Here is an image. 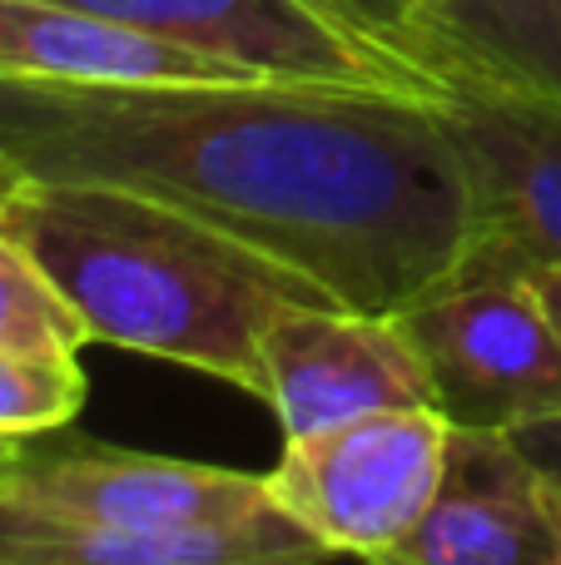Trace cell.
Masks as SVG:
<instances>
[{"label": "cell", "mask_w": 561, "mask_h": 565, "mask_svg": "<svg viewBox=\"0 0 561 565\" xmlns=\"http://www.w3.org/2000/svg\"><path fill=\"white\" fill-rule=\"evenodd\" d=\"M0 149L30 179L115 184L184 209L358 312H403L483 244L433 99L398 89L0 75Z\"/></svg>", "instance_id": "6da1fadb"}, {"label": "cell", "mask_w": 561, "mask_h": 565, "mask_svg": "<svg viewBox=\"0 0 561 565\" xmlns=\"http://www.w3.org/2000/svg\"><path fill=\"white\" fill-rule=\"evenodd\" d=\"M0 234L45 268L89 342L179 362L254 397L268 322L294 302H338L244 238L115 184L30 179Z\"/></svg>", "instance_id": "7a4b0ae2"}, {"label": "cell", "mask_w": 561, "mask_h": 565, "mask_svg": "<svg viewBox=\"0 0 561 565\" xmlns=\"http://www.w3.org/2000/svg\"><path fill=\"white\" fill-rule=\"evenodd\" d=\"M453 427L517 431L561 417V338L527 268L473 254L398 312Z\"/></svg>", "instance_id": "3957f363"}, {"label": "cell", "mask_w": 561, "mask_h": 565, "mask_svg": "<svg viewBox=\"0 0 561 565\" xmlns=\"http://www.w3.org/2000/svg\"><path fill=\"white\" fill-rule=\"evenodd\" d=\"M447 437L453 422L437 407L334 422L304 437H284L268 491L334 556L388 561L417 531L443 487Z\"/></svg>", "instance_id": "277c9868"}, {"label": "cell", "mask_w": 561, "mask_h": 565, "mask_svg": "<svg viewBox=\"0 0 561 565\" xmlns=\"http://www.w3.org/2000/svg\"><path fill=\"white\" fill-rule=\"evenodd\" d=\"M467 169L477 254L532 268L561 264V105L493 70L463 65L433 99Z\"/></svg>", "instance_id": "5b68a950"}, {"label": "cell", "mask_w": 561, "mask_h": 565, "mask_svg": "<svg viewBox=\"0 0 561 565\" xmlns=\"http://www.w3.org/2000/svg\"><path fill=\"white\" fill-rule=\"evenodd\" d=\"M119 25L149 30L159 40L204 50L214 60L264 79H308V85L398 89L437 99L447 79L423 60L343 30L304 0H65Z\"/></svg>", "instance_id": "8992f818"}, {"label": "cell", "mask_w": 561, "mask_h": 565, "mask_svg": "<svg viewBox=\"0 0 561 565\" xmlns=\"http://www.w3.org/2000/svg\"><path fill=\"white\" fill-rule=\"evenodd\" d=\"M0 497L25 501L50 516L95 526H219L274 507L268 477L209 461L149 457V451L99 447H40L35 437L0 441Z\"/></svg>", "instance_id": "52a82bcc"}, {"label": "cell", "mask_w": 561, "mask_h": 565, "mask_svg": "<svg viewBox=\"0 0 561 565\" xmlns=\"http://www.w3.org/2000/svg\"><path fill=\"white\" fill-rule=\"evenodd\" d=\"M264 387L284 437L353 422L368 412L433 407V382L398 312L343 302H294L264 332Z\"/></svg>", "instance_id": "ba28073f"}, {"label": "cell", "mask_w": 561, "mask_h": 565, "mask_svg": "<svg viewBox=\"0 0 561 565\" xmlns=\"http://www.w3.org/2000/svg\"><path fill=\"white\" fill-rule=\"evenodd\" d=\"M398 565H561V481L512 431L453 427L427 516Z\"/></svg>", "instance_id": "9c48e42d"}, {"label": "cell", "mask_w": 561, "mask_h": 565, "mask_svg": "<svg viewBox=\"0 0 561 565\" xmlns=\"http://www.w3.org/2000/svg\"><path fill=\"white\" fill-rule=\"evenodd\" d=\"M334 556L284 507L219 526H95L0 497V565H278Z\"/></svg>", "instance_id": "30bf717a"}, {"label": "cell", "mask_w": 561, "mask_h": 565, "mask_svg": "<svg viewBox=\"0 0 561 565\" xmlns=\"http://www.w3.org/2000/svg\"><path fill=\"white\" fill-rule=\"evenodd\" d=\"M447 40L467 65L561 105V0H457Z\"/></svg>", "instance_id": "8fae6325"}, {"label": "cell", "mask_w": 561, "mask_h": 565, "mask_svg": "<svg viewBox=\"0 0 561 565\" xmlns=\"http://www.w3.org/2000/svg\"><path fill=\"white\" fill-rule=\"evenodd\" d=\"M89 342L80 312L65 302V292L50 282V274L0 234V348L45 352V358H80Z\"/></svg>", "instance_id": "7c38bea8"}, {"label": "cell", "mask_w": 561, "mask_h": 565, "mask_svg": "<svg viewBox=\"0 0 561 565\" xmlns=\"http://www.w3.org/2000/svg\"><path fill=\"white\" fill-rule=\"evenodd\" d=\"M85 407V372L80 358H45V352L0 348V441L45 437L75 422Z\"/></svg>", "instance_id": "4fadbf2b"}, {"label": "cell", "mask_w": 561, "mask_h": 565, "mask_svg": "<svg viewBox=\"0 0 561 565\" xmlns=\"http://www.w3.org/2000/svg\"><path fill=\"white\" fill-rule=\"evenodd\" d=\"M304 6H314L318 15L338 20L343 30L373 40V45H388V50H398V55H407V60H423V65L437 70L443 79L453 75L457 65H467V60L457 55V50L447 45L433 25H423L403 0H304Z\"/></svg>", "instance_id": "5bb4252c"}, {"label": "cell", "mask_w": 561, "mask_h": 565, "mask_svg": "<svg viewBox=\"0 0 561 565\" xmlns=\"http://www.w3.org/2000/svg\"><path fill=\"white\" fill-rule=\"evenodd\" d=\"M537 461L561 481V417H542V422H527V427L512 431Z\"/></svg>", "instance_id": "9a60e30c"}, {"label": "cell", "mask_w": 561, "mask_h": 565, "mask_svg": "<svg viewBox=\"0 0 561 565\" xmlns=\"http://www.w3.org/2000/svg\"><path fill=\"white\" fill-rule=\"evenodd\" d=\"M527 278H532L537 298H542L547 318H552V328L561 338V264H532V268H527Z\"/></svg>", "instance_id": "2e32d148"}, {"label": "cell", "mask_w": 561, "mask_h": 565, "mask_svg": "<svg viewBox=\"0 0 561 565\" xmlns=\"http://www.w3.org/2000/svg\"><path fill=\"white\" fill-rule=\"evenodd\" d=\"M30 184V174L25 169L15 164V159L6 154V149H0V228H6V214H10V199L20 194V189Z\"/></svg>", "instance_id": "e0dca14e"}, {"label": "cell", "mask_w": 561, "mask_h": 565, "mask_svg": "<svg viewBox=\"0 0 561 565\" xmlns=\"http://www.w3.org/2000/svg\"><path fill=\"white\" fill-rule=\"evenodd\" d=\"M403 6L413 10L423 25H433L437 35L447 40V20H453V6H457V0H403ZM447 45H453V40H447Z\"/></svg>", "instance_id": "ac0fdd59"}]
</instances>
